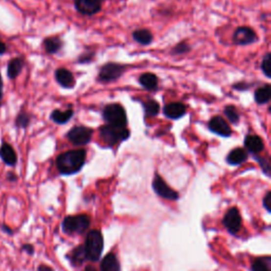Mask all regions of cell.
Instances as JSON below:
<instances>
[{
	"label": "cell",
	"mask_w": 271,
	"mask_h": 271,
	"mask_svg": "<svg viewBox=\"0 0 271 271\" xmlns=\"http://www.w3.org/2000/svg\"><path fill=\"white\" fill-rule=\"evenodd\" d=\"M6 51V46H5V44L2 43V42H0V55L3 54L4 52Z\"/></svg>",
	"instance_id": "8d00e7d4"
},
{
	"label": "cell",
	"mask_w": 271,
	"mask_h": 271,
	"mask_svg": "<svg viewBox=\"0 0 271 271\" xmlns=\"http://www.w3.org/2000/svg\"><path fill=\"white\" fill-rule=\"evenodd\" d=\"M102 117L107 125L118 128H126L128 119L124 107L119 103H112L104 106L102 111Z\"/></svg>",
	"instance_id": "7a4b0ae2"
},
{
	"label": "cell",
	"mask_w": 271,
	"mask_h": 271,
	"mask_svg": "<svg viewBox=\"0 0 271 271\" xmlns=\"http://www.w3.org/2000/svg\"><path fill=\"white\" fill-rule=\"evenodd\" d=\"M93 130L84 125L73 126L67 133L66 138L75 146H84L90 143L92 139Z\"/></svg>",
	"instance_id": "8992f818"
},
{
	"label": "cell",
	"mask_w": 271,
	"mask_h": 271,
	"mask_svg": "<svg viewBox=\"0 0 271 271\" xmlns=\"http://www.w3.org/2000/svg\"><path fill=\"white\" fill-rule=\"evenodd\" d=\"M0 158L2 159L3 162L8 165H15L17 162V155L10 144L2 143L0 146Z\"/></svg>",
	"instance_id": "e0dca14e"
},
{
	"label": "cell",
	"mask_w": 271,
	"mask_h": 271,
	"mask_svg": "<svg viewBox=\"0 0 271 271\" xmlns=\"http://www.w3.org/2000/svg\"><path fill=\"white\" fill-rule=\"evenodd\" d=\"M73 114H74V112L72 108H68L65 112H62V111H60V109H55V111L51 113L50 119L56 124L64 125V124L68 123V122L72 119Z\"/></svg>",
	"instance_id": "d6986e66"
},
{
	"label": "cell",
	"mask_w": 271,
	"mask_h": 271,
	"mask_svg": "<svg viewBox=\"0 0 271 271\" xmlns=\"http://www.w3.org/2000/svg\"><path fill=\"white\" fill-rule=\"evenodd\" d=\"M232 41L236 46H249L259 41V36L252 28L243 25L235 29Z\"/></svg>",
	"instance_id": "ba28073f"
},
{
	"label": "cell",
	"mask_w": 271,
	"mask_h": 271,
	"mask_svg": "<svg viewBox=\"0 0 271 271\" xmlns=\"http://www.w3.org/2000/svg\"><path fill=\"white\" fill-rule=\"evenodd\" d=\"M139 84L148 91H156L159 85V80L156 74L152 72H145L139 77Z\"/></svg>",
	"instance_id": "2e32d148"
},
{
	"label": "cell",
	"mask_w": 271,
	"mask_h": 271,
	"mask_svg": "<svg viewBox=\"0 0 271 271\" xmlns=\"http://www.w3.org/2000/svg\"><path fill=\"white\" fill-rule=\"evenodd\" d=\"M31 122L30 114L27 113H21L16 118V126L19 128H27Z\"/></svg>",
	"instance_id": "1f68e13d"
},
{
	"label": "cell",
	"mask_w": 271,
	"mask_h": 271,
	"mask_svg": "<svg viewBox=\"0 0 271 271\" xmlns=\"http://www.w3.org/2000/svg\"><path fill=\"white\" fill-rule=\"evenodd\" d=\"M153 189L156 192L157 195L165 199H170V201H176L179 197L178 193L171 189L164 181V179L158 175V174L155 175V178L153 180Z\"/></svg>",
	"instance_id": "9c48e42d"
},
{
	"label": "cell",
	"mask_w": 271,
	"mask_h": 271,
	"mask_svg": "<svg viewBox=\"0 0 271 271\" xmlns=\"http://www.w3.org/2000/svg\"><path fill=\"white\" fill-rule=\"evenodd\" d=\"M94 57H95L94 51L87 49L86 51H84L83 53H81L79 59H77V63L81 64V65H87V64H90L94 60Z\"/></svg>",
	"instance_id": "4dcf8cb0"
},
{
	"label": "cell",
	"mask_w": 271,
	"mask_h": 271,
	"mask_svg": "<svg viewBox=\"0 0 271 271\" xmlns=\"http://www.w3.org/2000/svg\"><path fill=\"white\" fill-rule=\"evenodd\" d=\"M103 245H104V241H103L101 232L98 230L90 231L86 238L85 246H84L86 256L89 261L96 262L100 260L103 251Z\"/></svg>",
	"instance_id": "277c9868"
},
{
	"label": "cell",
	"mask_w": 271,
	"mask_h": 271,
	"mask_svg": "<svg viewBox=\"0 0 271 271\" xmlns=\"http://www.w3.org/2000/svg\"><path fill=\"white\" fill-rule=\"evenodd\" d=\"M142 105H143V109H144L146 118L156 117V115L160 112L159 103L155 100H148V101L144 102Z\"/></svg>",
	"instance_id": "d4e9b609"
},
{
	"label": "cell",
	"mask_w": 271,
	"mask_h": 271,
	"mask_svg": "<svg viewBox=\"0 0 271 271\" xmlns=\"http://www.w3.org/2000/svg\"><path fill=\"white\" fill-rule=\"evenodd\" d=\"M186 106L181 102H172L163 107V114L167 119L178 120L184 117Z\"/></svg>",
	"instance_id": "4fadbf2b"
},
{
	"label": "cell",
	"mask_w": 271,
	"mask_h": 271,
	"mask_svg": "<svg viewBox=\"0 0 271 271\" xmlns=\"http://www.w3.org/2000/svg\"><path fill=\"white\" fill-rule=\"evenodd\" d=\"M70 259H71V262H72L74 265H81V264H83V262L87 259L85 248H84V246L76 248L72 252V254H71Z\"/></svg>",
	"instance_id": "83f0119b"
},
{
	"label": "cell",
	"mask_w": 271,
	"mask_h": 271,
	"mask_svg": "<svg viewBox=\"0 0 271 271\" xmlns=\"http://www.w3.org/2000/svg\"><path fill=\"white\" fill-rule=\"evenodd\" d=\"M23 68V60L21 57H15L9 62L8 65V76L11 80H15L21 74Z\"/></svg>",
	"instance_id": "cb8c5ba5"
},
{
	"label": "cell",
	"mask_w": 271,
	"mask_h": 271,
	"mask_svg": "<svg viewBox=\"0 0 271 271\" xmlns=\"http://www.w3.org/2000/svg\"><path fill=\"white\" fill-rule=\"evenodd\" d=\"M2 96H3V82H2V77H1V73H0V105H1V101H2Z\"/></svg>",
	"instance_id": "d590c367"
},
{
	"label": "cell",
	"mask_w": 271,
	"mask_h": 271,
	"mask_svg": "<svg viewBox=\"0 0 271 271\" xmlns=\"http://www.w3.org/2000/svg\"><path fill=\"white\" fill-rule=\"evenodd\" d=\"M224 114L231 124L237 125L241 121V114L234 105H227L224 108Z\"/></svg>",
	"instance_id": "484cf974"
},
{
	"label": "cell",
	"mask_w": 271,
	"mask_h": 271,
	"mask_svg": "<svg viewBox=\"0 0 271 271\" xmlns=\"http://www.w3.org/2000/svg\"><path fill=\"white\" fill-rule=\"evenodd\" d=\"M261 70L267 79H271V54L269 52L263 57L261 63Z\"/></svg>",
	"instance_id": "f546056e"
},
{
	"label": "cell",
	"mask_w": 271,
	"mask_h": 271,
	"mask_svg": "<svg viewBox=\"0 0 271 271\" xmlns=\"http://www.w3.org/2000/svg\"><path fill=\"white\" fill-rule=\"evenodd\" d=\"M133 38L136 43H138L141 46H148L153 43L154 36L150 30L138 29L133 32Z\"/></svg>",
	"instance_id": "7402d4cb"
},
{
	"label": "cell",
	"mask_w": 271,
	"mask_h": 271,
	"mask_svg": "<svg viewBox=\"0 0 271 271\" xmlns=\"http://www.w3.org/2000/svg\"><path fill=\"white\" fill-rule=\"evenodd\" d=\"M100 137L108 146L117 145L122 141H125L131 137L130 130L126 128H118L111 125H103L99 128Z\"/></svg>",
	"instance_id": "3957f363"
},
{
	"label": "cell",
	"mask_w": 271,
	"mask_h": 271,
	"mask_svg": "<svg viewBox=\"0 0 271 271\" xmlns=\"http://www.w3.org/2000/svg\"><path fill=\"white\" fill-rule=\"evenodd\" d=\"M255 159L257 160V162L261 165L263 172L266 174L267 176H270V172H271V165H270V160L266 157H261V156H255Z\"/></svg>",
	"instance_id": "d6a6232c"
},
{
	"label": "cell",
	"mask_w": 271,
	"mask_h": 271,
	"mask_svg": "<svg viewBox=\"0 0 271 271\" xmlns=\"http://www.w3.org/2000/svg\"><path fill=\"white\" fill-rule=\"evenodd\" d=\"M248 159V153L242 147H236L232 150L227 156V162L231 165H240Z\"/></svg>",
	"instance_id": "ac0fdd59"
},
{
	"label": "cell",
	"mask_w": 271,
	"mask_h": 271,
	"mask_svg": "<svg viewBox=\"0 0 271 271\" xmlns=\"http://www.w3.org/2000/svg\"><path fill=\"white\" fill-rule=\"evenodd\" d=\"M90 218L85 214L67 216L63 222V230L66 233H83L88 229Z\"/></svg>",
	"instance_id": "52a82bcc"
},
{
	"label": "cell",
	"mask_w": 271,
	"mask_h": 271,
	"mask_svg": "<svg viewBox=\"0 0 271 271\" xmlns=\"http://www.w3.org/2000/svg\"><path fill=\"white\" fill-rule=\"evenodd\" d=\"M85 150H72L59 155L56 158V167L62 175H73L80 172L86 162Z\"/></svg>",
	"instance_id": "6da1fadb"
},
{
	"label": "cell",
	"mask_w": 271,
	"mask_h": 271,
	"mask_svg": "<svg viewBox=\"0 0 271 271\" xmlns=\"http://www.w3.org/2000/svg\"><path fill=\"white\" fill-rule=\"evenodd\" d=\"M85 271H96V270L92 266H88V267H86Z\"/></svg>",
	"instance_id": "ab89813d"
},
{
	"label": "cell",
	"mask_w": 271,
	"mask_h": 271,
	"mask_svg": "<svg viewBox=\"0 0 271 271\" xmlns=\"http://www.w3.org/2000/svg\"><path fill=\"white\" fill-rule=\"evenodd\" d=\"M55 80L57 84L65 89H72L75 86L74 75L66 68H59L55 70Z\"/></svg>",
	"instance_id": "5bb4252c"
},
{
	"label": "cell",
	"mask_w": 271,
	"mask_h": 271,
	"mask_svg": "<svg viewBox=\"0 0 271 271\" xmlns=\"http://www.w3.org/2000/svg\"><path fill=\"white\" fill-rule=\"evenodd\" d=\"M244 145L249 153L253 155L260 154L265 147L263 139L257 135H247L244 140Z\"/></svg>",
	"instance_id": "9a60e30c"
},
{
	"label": "cell",
	"mask_w": 271,
	"mask_h": 271,
	"mask_svg": "<svg viewBox=\"0 0 271 271\" xmlns=\"http://www.w3.org/2000/svg\"><path fill=\"white\" fill-rule=\"evenodd\" d=\"M224 225L232 234L237 233L242 228V216L237 208H231L224 217Z\"/></svg>",
	"instance_id": "7c38bea8"
},
{
	"label": "cell",
	"mask_w": 271,
	"mask_h": 271,
	"mask_svg": "<svg viewBox=\"0 0 271 271\" xmlns=\"http://www.w3.org/2000/svg\"><path fill=\"white\" fill-rule=\"evenodd\" d=\"M271 99V86L265 84L262 87H259L254 92V101L256 104L265 105L268 104Z\"/></svg>",
	"instance_id": "44dd1931"
},
{
	"label": "cell",
	"mask_w": 271,
	"mask_h": 271,
	"mask_svg": "<svg viewBox=\"0 0 271 271\" xmlns=\"http://www.w3.org/2000/svg\"><path fill=\"white\" fill-rule=\"evenodd\" d=\"M252 271H271V259L269 256L261 257L253 262Z\"/></svg>",
	"instance_id": "4316f807"
},
{
	"label": "cell",
	"mask_w": 271,
	"mask_h": 271,
	"mask_svg": "<svg viewBox=\"0 0 271 271\" xmlns=\"http://www.w3.org/2000/svg\"><path fill=\"white\" fill-rule=\"evenodd\" d=\"M208 128L211 133L221 136V137L224 138H229L232 136V130L230 125L221 115H215V117L211 118L208 123Z\"/></svg>",
	"instance_id": "30bf717a"
},
{
	"label": "cell",
	"mask_w": 271,
	"mask_h": 271,
	"mask_svg": "<svg viewBox=\"0 0 271 271\" xmlns=\"http://www.w3.org/2000/svg\"><path fill=\"white\" fill-rule=\"evenodd\" d=\"M24 250H28L29 253H32L33 252V248H32V246H30V245H25V246L23 247Z\"/></svg>",
	"instance_id": "f35d334b"
},
{
	"label": "cell",
	"mask_w": 271,
	"mask_h": 271,
	"mask_svg": "<svg viewBox=\"0 0 271 271\" xmlns=\"http://www.w3.org/2000/svg\"><path fill=\"white\" fill-rule=\"evenodd\" d=\"M254 84L253 83H248V82H238L234 84L232 88L234 90H237V91H247V90H250L253 87Z\"/></svg>",
	"instance_id": "836d02e7"
},
{
	"label": "cell",
	"mask_w": 271,
	"mask_h": 271,
	"mask_svg": "<svg viewBox=\"0 0 271 271\" xmlns=\"http://www.w3.org/2000/svg\"><path fill=\"white\" fill-rule=\"evenodd\" d=\"M263 203H264V206H265V209L268 212H271V206H270V204H271V193L270 192H268L266 194V196L264 197Z\"/></svg>",
	"instance_id": "e575fe53"
},
{
	"label": "cell",
	"mask_w": 271,
	"mask_h": 271,
	"mask_svg": "<svg viewBox=\"0 0 271 271\" xmlns=\"http://www.w3.org/2000/svg\"><path fill=\"white\" fill-rule=\"evenodd\" d=\"M127 66L124 64L109 62L103 65L98 74V81L101 83H111L117 81L124 74Z\"/></svg>",
	"instance_id": "5b68a950"
},
{
	"label": "cell",
	"mask_w": 271,
	"mask_h": 271,
	"mask_svg": "<svg viewBox=\"0 0 271 271\" xmlns=\"http://www.w3.org/2000/svg\"><path fill=\"white\" fill-rule=\"evenodd\" d=\"M75 10L82 15L92 16L102 9V0H74Z\"/></svg>",
	"instance_id": "8fae6325"
},
{
	"label": "cell",
	"mask_w": 271,
	"mask_h": 271,
	"mask_svg": "<svg viewBox=\"0 0 271 271\" xmlns=\"http://www.w3.org/2000/svg\"><path fill=\"white\" fill-rule=\"evenodd\" d=\"M38 271H53V270L46 265H41L38 267Z\"/></svg>",
	"instance_id": "74e56055"
},
{
	"label": "cell",
	"mask_w": 271,
	"mask_h": 271,
	"mask_svg": "<svg viewBox=\"0 0 271 271\" xmlns=\"http://www.w3.org/2000/svg\"><path fill=\"white\" fill-rule=\"evenodd\" d=\"M101 271H120V264L113 253L107 254L101 262Z\"/></svg>",
	"instance_id": "603a6c76"
},
{
	"label": "cell",
	"mask_w": 271,
	"mask_h": 271,
	"mask_svg": "<svg viewBox=\"0 0 271 271\" xmlns=\"http://www.w3.org/2000/svg\"><path fill=\"white\" fill-rule=\"evenodd\" d=\"M191 46L189 45L188 42H180L175 46L173 47V49L171 50L172 55H182V54H186L189 53L191 51Z\"/></svg>",
	"instance_id": "f1b7e54d"
},
{
	"label": "cell",
	"mask_w": 271,
	"mask_h": 271,
	"mask_svg": "<svg viewBox=\"0 0 271 271\" xmlns=\"http://www.w3.org/2000/svg\"><path fill=\"white\" fill-rule=\"evenodd\" d=\"M64 43L60 37L51 36L45 38L44 41V48L46 50V52L49 54H56L57 52L63 49Z\"/></svg>",
	"instance_id": "ffe728a7"
}]
</instances>
